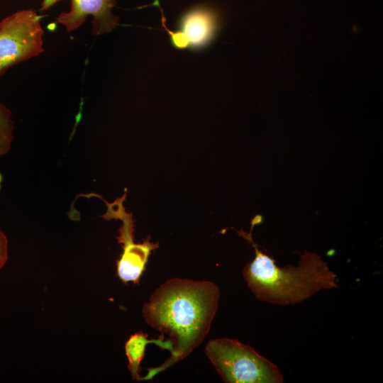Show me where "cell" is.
<instances>
[{"label": "cell", "instance_id": "cell-6", "mask_svg": "<svg viewBox=\"0 0 383 383\" xmlns=\"http://www.w3.org/2000/svg\"><path fill=\"white\" fill-rule=\"evenodd\" d=\"M61 0H43L40 11L50 9ZM116 0H71L70 11L61 13L56 22L65 26L67 32L78 28L88 16L93 18L91 33L94 35L111 32L118 25L119 18L112 13Z\"/></svg>", "mask_w": 383, "mask_h": 383}, {"label": "cell", "instance_id": "cell-3", "mask_svg": "<svg viewBox=\"0 0 383 383\" xmlns=\"http://www.w3.org/2000/svg\"><path fill=\"white\" fill-rule=\"evenodd\" d=\"M205 353L227 383H280L279 368L252 347L230 338L210 340Z\"/></svg>", "mask_w": 383, "mask_h": 383}, {"label": "cell", "instance_id": "cell-1", "mask_svg": "<svg viewBox=\"0 0 383 383\" xmlns=\"http://www.w3.org/2000/svg\"><path fill=\"white\" fill-rule=\"evenodd\" d=\"M219 289L213 282L171 279L161 284L143 306V316L152 328L170 337L172 351L159 367L148 369L149 380L187 357L209 331L218 308Z\"/></svg>", "mask_w": 383, "mask_h": 383}, {"label": "cell", "instance_id": "cell-9", "mask_svg": "<svg viewBox=\"0 0 383 383\" xmlns=\"http://www.w3.org/2000/svg\"><path fill=\"white\" fill-rule=\"evenodd\" d=\"M11 116V111L0 103V156L9 152L13 139V122Z\"/></svg>", "mask_w": 383, "mask_h": 383}, {"label": "cell", "instance_id": "cell-2", "mask_svg": "<svg viewBox=\"0 0 383 383\" xmlns=\"http://www.w3.org/2000/svg\"><path fill=\"white\" fill-rule=\"evenodd\" d=\"M243 235L255 249V258L244 267L243 274L257 299L275 304H292L321 289L338 287L336 274L319 255L305 250L297 266L281 267L257 248L250 233L243 232Z\"/></svg>", "mask_w": 383, "mask_h": 383}, {"label": "cell", "instance_id": "cell-11", "mask_svg": "<svg viewBox=\"0 0 383 383\" xmlns=\"http://www.w3.org/2000/svg\"><path fill=\"white\" fill-rule=\"evenodd\" d=\"M1 181H2V177H1V175L0 174V186H1Z\"/></svg>", "mask_w": 383, "mask_h": 383}, {"label": "cell", "instance_id": "cell-10", "mask_svg": "<svg viewBox=\"0 0 383 383\" xmlns=\"http://www.w3.org/2000/svg\"><path fill=\"white\" fill-rule=\"evenodd\" d=\"M8 241L6 236L0 229V270L5 265L8 258Z\"/></svg>", "mask_w": 383, "mask_h": 383}, {"label": "cell", "instance_id": "cell-8", "mask_svg": "<svg viewBox=\"0 0 383 383\" xmlns=\"http://www.w3.org/2000/svg\"><path fill=\"white\" fill-rule=\"evenodd\" d=\"M148 335L142 332H138L132 335L125 344L126 355L128 360V369L133 379L140 380V364L142 361L145 347L148 343H155L162 348L167 349L171 353L173 347L170 341H164V339L159 338L156 340H148Z\"/></svg>", "mask_w": 383, "mask_h": 383}, {"label": "cell", "instance_id": "cell-5", "mask_svg": "<svg viewBox=\"0 0 383 383\" xmlns=\"http://www.w3.org/2000/svg\"><path fill=\"white\" fill-rule=\"evenodd\" d=\"M125 196L112 204L106 202L108 209L103 217L106 219H121L123 223L117 238L123 250L121 258L116 262L117 276L123 284L129 282L138 284L149 255L159 245L158 243H151L149 237L144 239L142 243H134V221L132 215L126 212L122 204Z\"/></svg>", "mask_w": 383, "mask_h": 383}, {"label": "cell", "instance_id": "cell-4", "mask_svg": "<svg viewBox=\"0 0 383 383\" xmlns=\"http://www.w3.org/2000/svg\"><path fill=\"white\" fill-rule=\"evenodd\" d=\"M40 18L33 10H22L0 22V76L10 67L43 52Z\"/></svg>", "mask_w": 383, "mask_h": 383}, {"label": "cell", "instance_id": "cell-7", "mask_svg": "<svg viewBox=\"0 0 383 383\" xmlns=\"http://www.w3.org/2000/svg\"><path fill=\"white\" fill-rule=\"evenodd\" d=\"M218 17L208 7H196L184 14L174 32L167 29L170 42L177 49H200L207 46L213 39L218 29Z\"/></svg>", "mask_w": 383, "mask_h": 383}]
</instances>
